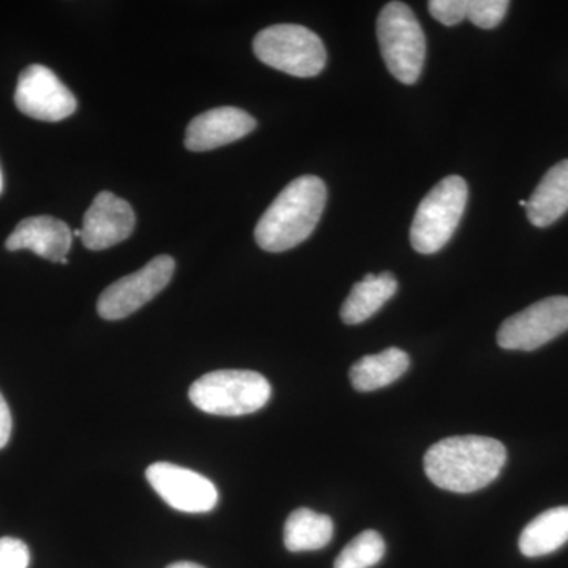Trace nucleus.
<instances>
[{"instance_id":"obj_1","label":"nucleus","mask_w":568,"mask_h":568,"mask_svg":"<svg viewBox=\"0 0 568 568\" xmlns=\"http://www.w3.org/2000/svg\"><path fill=\"white\" fill-rule=\"evenodd\" d=\"M506 462V447L493 437L454 436L428 448L424 467L437 488L467 495L493 484Z\"/></svg>"},{"instance_id":"obj_2","label":"nucleus","mask_w":568,"mask_h":568,"mask_svg":"<svg viewBox=\"0 0 568 568\" xmlns=\"http://www.w3.org/2000/svg\"><path fill=\"white\" fill-rule=\"evenodd\" d=\"M327 189L316 175H302L291 182L254 230L257 245L265 252L282 253L301 245L312 235L323 215Z\"/></svg>"},{"instance_id":"obj_3","label":"nucleus","mask_w":568,"mask_h":568,"mask_svg":"<svg viewBox=\"0 0 568 568\" xmlns=\"http://www.w3.org/2000/svg\"><path fill=\"white\" fill-rule=\"evenodd\" d=\"M190 399L212 416L239 417L263 409L272 387L263 375L248 369H220L207 373L190 387Z\"/></svg>"},{"instance_id":"obj_4","label":"nucleus","mask_w":568,"mask_h":568,"mask_svg":"<svg viewBox=\"0 0 568 568\" xmlns=\"http://www.w3.org/2000/svg\"><path fill=\"white\" fill-rule=\"evenodd\" d=\"M377 40L388 71L403 84L420 78L426 58L424 29L413 10L403 2H390L377 18Z\"/></svg>"},{"instance_id":"obj_5","label":"nucleus","mask_w":568,"mask_h":568,"mask_svg":"<svg viewBox=\"0 0 568 568\" xmlns=\"http://www.w3.org/2000/svg\"><path fill=\"white\" fill-rule=\"evenodd\" d=\"M467 204V183L459 175H448L418 205L410 244L417 253L433 254L448 244L457 231Z\"/></svg>"},{"instance_id":"obj_6","label":"nucleus","mask_w":568,"mask_h":568,"mask_svg":"<svg viewBox=\"0 0 568 568\" xmlns=\"http://www.w3.org/2000/svg\"><path fill=\"white\" fill-rule=\"evenodd\" d=\"M253 51L265 65L297 78L316 77L327 63L323 40L297 24L264 29L254 39Z\"/></svg>"},{"instance_id":"obj_7","label":"nucleus","mask_w":568,"mask_h":568,"mask_svg":"<svg viewBox=\"0 0 568 568\" xmlns=\"http://www.w3.org/2000/svg\"><path fill=\"white\" fill-rule=\"evenodd\" d=\"M174 271L173 257L168 254L153 257L140 271L123 276L103 291L97 304L99 315L106 321H119L133 315L162 293L173 278Z\"/></svg>"},{"instance_id":"obj_8","label":"nucleus","mask_w":568,"mask_h":568,"mask_svg":"<svg viewBox=\"0 0 568 568\" xmlns=\"http://www.w3.org/2000/svg\"><path fill=\"white\" fill-rule=\"evenodd\" d=\"M568 331V297L544 298L504 321L497 345L508 351H536Z\"/></svg>"},{"instance_id":"obj_9","label":"nucleus","mask_w":568,"mask_h":568,"mask_svg":"<svg viewBox=\"0 0 568 568\" xmlns=\"http://www.w3.org/2000/svg\"><path fill=\"white\" fill-rule=\"evenodd\" d=\"M14 104L22 114L43 122H61L77 111V99L48 67L29 65L21 71Z\"/></svg>"},{"instance_id":"obj_10","label":"nucleus","mask_w":568,"mask_h":568,"mask_svg":"<svg viewBox=\"0 0 568 568\" xmlns=\"http://www.w3.org/2000/svg\"><path fill=\"white\" fill-rule=\"evenodd\" d=\"M145 477L168 506L183 514H207L219 503L215 485L186 467L155 463L148 467Z\"/></svg>"},{"instance_id":"obj_11","label":"nucleus","mask_w":568,"mask_h":568,"mask_svg":"<svg viewBox=\"0 0 568 568\" xmlns=\"http://www.w3.org/2000/svg\"><path fill=\"white\" fill-rule=\"evenodd\" d=\"M136 216L132 205L111 192L97 194L84 213L81 241L93 252L121 244L133 234Z\"/></svg>"},{"instance_id":"obj_12","label":"nucleus","mask_w":568,"mask_h":568,"mask_svg":"<svg viewBox=\"0 0 568 568\" xmlns=\"http://www.w3.org/2000/svg\"><path fill=\"white\" fill-rule=\"evenodd\" d=\"M256 129V121L244 110L233 106L215 108L194 118L186 126L185 148L207 152L242 140Z\"/></svg>"},{"instance_id":"obj_13","label":"nucleus","mask_w":568,"mask_h":568,"mask_svg":"<svg viewBox=\"0 0 568 568\" xmlns=\"http://www.w3.org/2000/svg\"><path fill=\"white\" fill-rule=\"evenodd\" d=\"M73 244V231L69 224L54 216L40 215L18 223L6 242L9 252L31 250L43 260L67 265V254Z\"/></svg>"},{"instance_id":"obj_14","label":"nucleus","mask_w":568,"mask_h":568,"mask_svg":"<svg viewBox=\"0 0 568 568\" xmlns=\"http://www.w3.org/2000/svg\"><path fill=\"white\" fill-rule=\"evenodd\" d=\"M568 211V159L551 168L529 197L526 212L529 222L547 227Z\"/></svg>"},{"instance_id":"obj_15","label":"nucleus","mask_w":568,"mask_h":568,"mask_svg":"<svg viewBox=\"0 0 568 568\" xmlns=\"http://www.w3.org/2000/svg\"><path fill=\"white\" fill-rule=\"evenodd\" d=\"M396 290H398V283L388 272L381 275H365L362 282L354 284L342 306L339 316L343 323L347 325L365 323L394 297Z\"/></svg>"},{"instance_id":"obj_16","label":"nucleus","mask_w":568,"mask_h":568,"mask_svg":"<svg viewBox=\"0 0 568 568\" xmlns=\"http://www.w3.org/2000/svg\"><path fill=\"white\" fill-rule=\"evenodd\" d=\"M410 358L398 347H388L379 354L365 355L351 366L349 377L355 390L373 392L390 386L405 375Z\"/></svg>"},{"instance_id":"obj_17","label":"nucleus","mask_w":568,"mask_h":568,"mask_svg":"<svg viewBox=\"0 0 568 568\" xmlns=\"http://www.w3.org/2000/svg\"><path fill=\"white\" fill-rule=\"evenodd\" d=\"M568 541V506L538 515L519 537V551L526 558L551 555Z\"/></svg>"},{"instance_id":"obj_18","label":"nucleus","mask_w":568,"mask_h":568,"mask_svg":"<svg viewBox=\"0 0 568 568\" xmlns=\"http://www.w3.org/2000/svg\"><path fill=\"white\" fill-rule=\"evenodd\" d=\"M334 521L310 508H297L284 525V547L293 552L317 551L331 544Z\"/></svg>"},{"instance_id":"obj_19","label":"nucleus","mask_w":568,"mask_h":568,"mask_svg":"<svg viewBox=\"0 0 568 568\" xmlns=\"http://www.w3.org/2000/svg\"><path fill=\"white\" fill-rule=\"evenodd\" d=\"M386 555V544L376 530H365L339 552L334 568H372Z\"/></svg>"},{"instance_id":"obj_20","label":"nucleus","mask_w":568,"mask_h":568,"mask_svg":"<svg viewBox=\"0 0 568 568\" xmlns=\"http://www.w3.org/2000/svg\"><path fill=\"white\" fill-rule=\"evenodd\" d=\"M510 2L507 0H467V20L477 28L495 29L506 18Z\"/></svg>"},{"instance_id":"obj_21","label":"nucleus","mask_w":568,"mask_h":568,"mask_svg":"<svg viewBox=\"0 0 568 568\" xmlns=\"http://www.w3.org/2000/svg\"><path fill=\"white\" fill-rule=\"evenodd\" d=\"M31 551L20 538H0V568H28Z\"/></svg>"},{"instance_id":"obj_22","label":"nucleus","mask_w":568,"mask_h":568,"mask_svg":"<svg viewBox=\"0 0 568 568\" xmlns=\"http://www.w3.org/2000/svg\"><path fill=\"white\" fill-rule=\"evenodd\" d=\"M428 9L436 21L448 28L467 20V0H432Z\"/></svg>"},{"instance_id":"obj_23","label":"nucleus","mask_w":568,"mask_h":568,"mask_svg":"<svg viewBox=\"0 0 568 568\" xmlns=\"http://www.w3.org/2000/svg\"><path fill=\"white\" fill-rule=\"evenodd\" d=\"M11 413L10 407L7 405L6 398L0 394V448H3L9 444L11 436Z\"/></svg>"},{"instance_id":"obj_24","label":"nucleus","mask_w":568,"mask_h":568,"mask_svg":"<svg viewBox=\"0 0 568 568\" xmlns=\"http://www.w3.org/2000/svg\"><path fill=\"white\" fill-rule=\"evenodd\" d=\"M168 568H204L203 566H197V564L194 562H175L171 564Z\"/></svg>"},{"instance_id":"obj_25","label":"nucleus","mask_w":568,"mask_h":568,"mask_svg":"<svg viewBox=\"0 0 568 568\" xmlns=\"http://www.w3.org/2000/svg\"><path fill=\"white\" fill-rule=\"evenodd\" d=\"M3 190V178H2V171H0V194H2Z\"/></svg>"},{"instance_id":"obj_26","label":"nucleus","mask_w":568,"mask_h":568,"mask_svg":"<svg viewBox=\"0 0 568 568\" xmlns=\"http://www.w3.org/2000/svg\"><path fill=\"white\" fill-rule=\"evenodd\" d=\"M519 205H523V207H526V205H528V201H519Z\"/></svg>"}]
</instances>
